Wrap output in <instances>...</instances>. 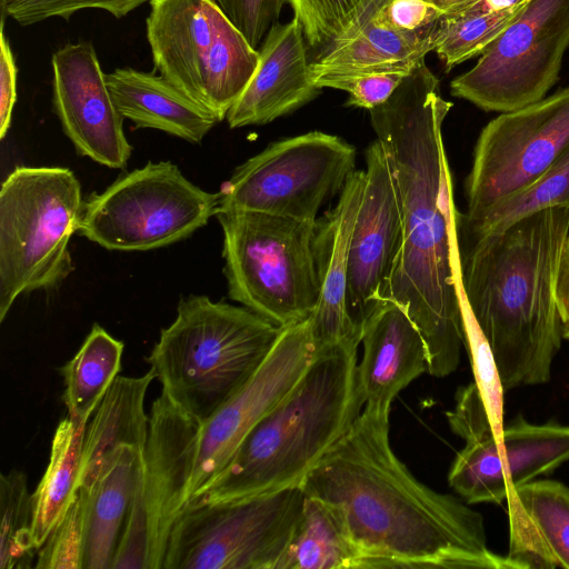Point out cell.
<instances>
[{
  "instance_id": "ba28073f",
  "label": "cell",
  "mask_w": 569,
  "mask_h": 569,
  "mask_svg": "<svg viewBox=\"0 0 569 569\" xmlns=\"http://www.w3.org/2000/svg\"><path fill=\"white\" fill-rule=\"evenodd\" d=\"M146 36L154 71L218 121L243 92L259 62L216 0H153Z\"/></svg>"
},
{
  "instance_id": "1f68e13d",
  "label": "cell",
  "mask_w": 569,
  "mask_h": 569,
  "mask_svg": "<svg viewBox=\"0 0 569 569\" xmlns=\"http://www.w3.org/2000/svg\"><path fill=\"white\" fill-rule=\"evenodd\" d=\"M0 568L34 567L33 500L24 472L11 470L0 477Z\"/></svg>"
},
{
  "instance_id": "44dd1931",
  "label": "cell",
  "mask_w": 569,
  "mask_h": 569,
  "mask_svg": "<svg viewBox=\"0 0 569 569\" xmlns=\"http://www.w3.org/2000/svg\"><path fill=\"white\" fill-rule=\"evenodd\" d=\"M392 0H373L357 22L310 62L312 82L321 77L376 72L410 73L433 51L435 27L406 30L390 18Z\"/></svg>"
},
{
  "instance_id": "2e32d148",
  "label": "cell",
  "mask_w": 569,
  "mask_h": 569,
  "mask_svg": "<svg viewBox=\"0 0 569 569\" xmlns=\"http://www.w3.org/2000/svg\"><path fill=\"white\" fill-rule=\"evenodd\" d=\"M315 355L310 318L281 328L250 379L199 427L187 503L228 466L248 433L292 389Z\"/></svg>"
},
{
  "instance_id": "6da1fadb",
  "label": "cell",
  "mask_w": 569,
  "mask_h": 569,
  "mask_svg": "<svg viewBox=\"0 0 569 569\" xmlns=\"http://www.w3.org/2000/svg\"><path fill=\"white\" fill-rule=\"evenodd\" d=\"M451 107L423 60L385 103L369 110L401 218V246L381 300L408 312L426 341L428 372L438 378L456 371L463 346L458 211L442 139Z\"/></svg>"
},
{
  "instance_id": "ac0fdd59",
  "label": "cell",
  "mask_w": 569,
  "mask_h": 569,
  "mask_svg": "<svg viewBox=\"0 0 569 569\" xmlns=\"http://www.w3.org/2000/svg\"><path fill=\"white\" fill-rule=\"evenodd\" d=\"M366 184L348 257L347 310L357 336L381 300L401 246V218L381 143L366 150Z\"/></svg>"
},
{
  "instance_id": "7c38bea8",
  "label": "cell",
  "mask_w": 569,
  "mask_h": 569,
  "mask_svg": "<svg viewBox=\"0 0 569 569\" xmlns=\"http://www.w3.org/2000/svg\"><path fill=\"white\" fill-rule=\"evenodd\" d=\"M199 427L163 395L153 401L112 569H162L171 529L187 506Z\"/></svg>"
},
{
  "instance_id": "ab89813d",
  "label": "cell",
  "mask_w": 569,
  "mask_h": 569,
  "mask_svg": "<svg viewBox=\"0 0 569 569\" xmlns=\"http://www.w3.org/2000/svg\"><path fill=\"white\" fill-rule=\"evenodd\" d=\"M388 11L398 27L410 31L433 27L442 14L425 0H392Z\"/></svg>"
},
{
  "instance_id": "4dcf8cb0",
  "label": "cell",
  "mask_w": 569,
  "mask_h": 569,
  "mask_svg": "<svg viewBox=\"0 0 569 569\" xmlns=\"http://www.w3.org/2000/svg\"><path fill=\"white\" fill-rule=\"evenodd\" d=\"M526 9L497 12L462 10L441 14L433 33V51L447 71L482 53Z\"/></svg>"
},
{
  "instance_id": "f35d334b",
  "label": "cell",
  "mask_w": 569,
  "mask_h": 569,
  "mask_svg": "<svg viewBox=\"0 0 569 569\" xmlns=\"http://www.w3.org/2000/svg\"><path fill=\"white\" fill-rule=\"evenodd\" d=\"M0 38V139L2 140L11 126L18 80V67L4 33V19L1 21Z\"/></svg>"
},
{
  "instance_id": "cb8c5ba5",
  "label": "cell",
  "mask_w": 569,
  "mask_h": 569,
  "mask_svg": "<svg viewBox=\"0 0 569 569\" xmlns=\"http://www.w3.org/2000/svg\"><path fill=\"white\" fill-rule=\"evenodd\" d=\"M106 81L119 112L136 129H156L199 143L219 122L154 71L117 68L106 73Z\"/></svg>"
},
{
  "instance_id": "4fadbf2b",
  "label": "cell",
  "mask_w": 569,
  "mask_h": 569,
  "mask_svg": "<svg viewBox=\"0 0 569 569\" xmlns=\"http://www.w3.org/2000/svg\"><path fill=\"white\" fill-rule=\"evenodd\" d=\"M355 162L353 146L321 131L274 141L234 170L219 191L218 212L258 211L316 222L323 202L355 171Z\"/></svg>"
},
{
  "instance_id": "ffe728a7",
  "label": "cell",
  "mask_w": 569,
  "mask_h": 569,
  "mask_svg": "<svg viewBox=\"0 0 569 569\" xmlns=\"http://www.w3.org/2000/svg\"><path fill=\"white\" fill-rule=\"evenodd\" d=\"M258 51L256 71L226 117L231 129L269 123L320 93L311 80L306 40L295 18L274 23Z\"/></svg>"
},
{
  "instance_id": "e0dca14e",
  "label": "cell",
  "mask_w": 569,
  "mask_h": 569,
  "mask_svg": "<svg viewBox=\"0 0 569 569\" xmlns=\"http://www.w3.org/2000/svg\"><path fill=\"white\" fill-rule=\"evenodd\" d=\"M52 106L80 156L112 169L127 166L132 147L91 41L66 43L51 57Z\"/></svg>"
},
{
  "instance_id": "d4e9b609",
  "label": "cell",
  "mask_w": 569,
  "mask_h": 569,
  "mask_svg": "<svg viewBox=\"0 0 569 569\" xmlns=\"http://www.w3.org/2000/svg\"><path fill=\"white\" fill-rule=\"evenodd\" d=\"M153 379L151 370L116 378L86 427L79 489L89 490L120 449L143 451L149 430L144 401Z\"/></svg>"
},
{
  "instance_id": "b9f144b4",
  "label": "cell",
  "mask_w": 569,
  "mask_h": 569,
  "mask_svg": "<svg viewBox=\"0 0 569 569\" xmlns=\"http://www.w3.org/2000/svg\"><path fill=\"white\" fill-rule=\"evenodd\" d=\"M531 0H478L472 6L463 9L476 12H497L505 10H515L527 7ZM462 11V10H461Z\"/></svg>"
},
{
  "instance_id": "7402d4cb",
  "label": "cell",
  "mask_w": 569,
  "mask_h": 569,
  "mask_svg": "<svg viewBox=\"0 0 569 569\" xmlns=\"http://www.w3.org/2000/svg\"><path fill=\"white\" fill-rule=\"evenodd\" d=\"M357 366L363 407L390 411L393 399L428 371L426 341L408 312L393 301H382L367 319Z\"/></svg>"
},
{
  "instance_id": "d590c367",
  "label": "cell",
  "mask_w": 569,
  "mask_h": 569,
  "mask_svg": "<svg viewBox=\"0 0 569 569\" xmlns=\"http://www.w3.org/2000/svg\"><path fill=\"white\" fill-rule=\"evenodd\" d=\"M153 0H1L2 19L11 18L20 26H31L50 18L68 20L84 9H100L114 18L126 17Z\"/></svg>"
},
{
  "instance_id": "836d02e7",
  "label": "cell",
  "mask_w": 569,
  "mask_h": 569,
  "mask_svg": "<svg viewBox=\"0 0 569 569\" xmlns=\"http://www.w3.org/2000/svg\"><path fill=\"white\" fill-rule=\"evenodd\" d=\"M463 346L466 347L475 383L497 435L503 429V392L492 350L475 320L461 293Z\"/></svg>"
},
{
  "instance_id": "f546056e",
  "label": "cell",
  "mask_w": 569,
  "mask_h": 569,
  "mask_svg": "<svg viewBox=\"0 0 569 569\" xmlns=\"http://www.w3.org/2000/svg\"><path fill=\"white\" fill-rule=\"evenodd\" d=\"M569 208V148L530 186L505 198L473 220L456 216L458 234L483 237L507 228L531 213Z\"/></svg>"
},
{
  "instance_id": "7bdbcfd3",
  "label": "cell",
  "mask_w": 569,
  "mask_h": 569,
  "mask_svg": "<svg viewBox=\"0 0 569 569\" xmlns=\"http://www.w3.org/2000/svg\"><path fill=\"white\" fill-rule=\"evenodd\" d=\"M436 7L441 13L450 14L459 12L478 0H425Z\"/></svg>"
},
{
  "instance_id": "3957f363",
  "label": "cell",
  "mask_w": 569,
  "mask_h": 569,
  "mask_svg": "<svg viewBox=\"0 0 569 569\" xmlns=\"http://www.w3.org/2000/svg\"><path fill=\"white\" fill-rule=\"evenodd\" d=\"M569 208L483 236L457 233L460 293L486 337L505 391L549 381L561 341L556 280Z\"/></svg>"
},
{
  "instance_id": "f1b7e54d",
  "label": "cell",
  "mask_w": 569,
  "mask_h": 569,
  "mask_svg": "<svg viewBox=\"0 0 569 569\" xmlns=\"http://www.w3.org/2000/svg\"><path fill=\"white\" fill-rule=\"evenodd\" d=\"M122 341L93 325L76 355L60 369L67 415L88 422L121 370Z\"/></svg>"
},
{
  "instance_id": "8fae6325",
  "label": "cell",
  "mask_w": 569,
  "mask_h": 569,
  "mask_svg": "<svg viewBox=\"0 0 569 569\" xmlns=\"http://www.w3.org/2000/svg\"><path fill=\"white\" fill-rule=\"evenodd\" d=\"M301 487L191 501L171 529L162 569H277L302 510Z\"/></svg>"
},
{
  "instance_id": "4316f807",
  "label": "cell",
  "mask_w": 569,
  "mask_h": 569,
  "mask_svg": "<svg viewBox=\"0 0 569 569\" xmlns=\"http://www.w3.org/2000/svg\"><path fill=\"white\" fill-rule=\"evenodd\" d=\"M87 423L67 415L54 430L48 466L32 492V533L38 549L62 520L79 491Z\"/></svg>"
},
{
  "instance_id": "e575fe53",
  "label": "cell",
  "mask_w": 569,
  "mask_h": 569,
  "mask_svg": "<svg viewBox=\"0 0 569 569\" xmlns=\"http://www.w3.org/2000/svg\"><path fill=\"white\" fill-rule=\"evenodd\" d=\"M87 492L79 489L62 520L38 549L37 569H83Z\"/></svg>"
},
{
  "instance_id": "83f0119b",
  "label": "cell",
  "mask_w": 569,
  "mask_h": 569,
  "mask_svg": "<svg viewBox=\"0 0 569 569\" xmlns=\"http://www.w3.org/2000/svg\"><path fill=\"white\" fill-rule=\"evenodd\" d=\"M277 569H359L358 552L331 506L305 496L301 513Z\"/></svg>"
},
{
  "instance_id": "5b68a950",
  "label": "cell",
  "mask_w": 569,
  "mask_h": 569,
  "mask_svg": "<svg viewBox=\"0 0 569 569\" xmlns=\"http://www.w3.org/2000/svg\"><path fill=\"white\" fill-rule=\"evenodd\" d=\"M280 331L243 306L191 295L146 361L161 395L202 426L250 379Z\"/></svg>"
},
{
  "instance_id": "9c48e42d",
  "label": "cell",
  "mask_w": 569,
  "mask_h": 569,
  "mask_svg": "<svg viewBox=\"0 0 569 569\" xmlns=\"http://www.w3.org/2000/svg\"><path fill=\"white\" fill-rule=\"evenodd\" d=\"M446 416L452 432L465 441L448 482L469 505L500 503L511 489L569 461V426L517 417L497 435L475 382L457 390L455 407Z\"/></svg>"
},
{
  "instance_id": "74e56055",
  "label": "cell",
  "mask_w": 569,
  "mask_h": 569,
  "mask_svg": "<svg viewBox=\"0 0 569 569\" xmlns=\"http://www.w3.org/2000/svg\"><path fill=\"white\" fill-rule=\"evenodd\" d=\"M248 42L259 49L287 0H216Z\"/></svg>"
},
{
  "instance_id": "277c9868",
  "label": "cell",
  "mask_w": 569,
  "mask_h": 569,
  "mask_svg": "<svg viewBox=\"0 0 569 569\" xmlns=\"http://www.w3.org/2000/svg\"><path fill=\"white\" fill-rule=\"evenodd\" d=\"M357 349L337 346L316 352L292 389L191 501H233L301 487L362 411Z\"/></svg>"
},
{
  "instance_id": "30bf717a",
  "label": "cell",
  "mask_w": 569,
  "mask_h": 569,
  "mask_svg": "<svg viewBox=\"0 0 569 569\" xmlns=\"http://www.w3.org/2000/svg\"><path fill=\"white\" fill-rule=\"evenodd\" d=\"M219 201L220 192L193 184L174 163L148 162L91 194L78 231L108 250H151L206 226Z\"/></svg>"
},
{
  "instance_id": "8d00e7d4",
  "label": "cell",
  "mask_w": 569,
  "mask_h": 569,
  "mask_svg": "<svg viewBox=\"0 0 569 569\" xmlns=\"http://www.w3.org/2000/svg\"><path fill=\"white\" fill-rule=\"evenodd\" d=\"M406 72H376L348 77H321L313 83L322 88L346 91V106L367 109L368 111L385 103L402 82Z\"/></svg>"
},
{
  "instance_id": "5bb4252c",
  "label": "cell",
  "mask_w": 569,
  "mask_h": 569,
  "mask_svg": "<svg viewBox=\"0 0 569 569\" xmlns=\"http://www.w3.org/2000/svg\"><path fill=\"white\" fill-rule=\"evenodd\" d=\"M569 48V0H531L521 14L450 83L451 94L487 112L545 98Z\"/></svg>"
},
{
  "instance_id": "52a82bcc",
  "label": "cell",
  "mask_w": 569,
  "mask_h": 569,
  "mask_svg": "<svg viewBox=\"0 0 569 569\" xmlns=\"http://www.w3.org/2000/svg\"><path fill=\"white\" fill-rule=\"evenodd\" d=\"M216 217L229 297L279 328L308 320L319 298L316 222L246 210Z\"/></svg>"
},
{
  "instance_id": "d6a6232c",
  "label": "cell",
  "mask_w": 569,
  "mask_h": 569,
  "mask_svg": "<svg viewBox=\"0 0 569 569\" xmlns=\"http://www.w3.org/2000/svg\"><path fill=\"white\" fill-rule=\"evenodd\" d=\"M373 0H287L308 46L320 53L339 40Z\"/></svg>"
},
{
  "instance_id": "7a4b0ae2",
  "label": "cell",
  "mask_w": 569,
  "mask_h": 569,
  "mask_svg": "<svg viewBox=\"0 0 569 569\" xmlns=\"http://www.w3.org/2000/svg\"><path fill=\"white\" fill-rule=\"evenodd\" d=\"M389 413L363 407L301 485L338 513L359 569H517L488 547L479 511L426 486L397 457Z\"/></svg>"
},
{
  "instance_id": "9a60e30c",
  "label": "cell",
  "mask_w": 569,
  "mask_h": 569,
  "mask_svg": "<svg viewBox=\"0 0 569 569\" xmlns=\"http://www.w3.org/2000/svg\"><path fill=\"white\" fill-rule=\"evenodd\" d=\"M569 148V87L515 111L481 130L466 179L467 211L473 220L536 181Z\"/></svg>"
},
{
  "instance_id": "8992f818",
  "label": "cell",
  "mask_w": 569,
  "mask_h": 569,
  "mask_svg": "<svg viewBox=\"0 0 569 569\" xmlns=\"http://www.w3.org/2000/svg\"><path fill=\"white\" fill-rule=\"evenodd\" d=\"M84 201L62 167H16L0 190V321L26 292L53 289L72 272L69 241Z\"/></svg>"
},
{
  "instance_id": "484cf974",
  "label": "cell",
  "mask_w": 569,
  "mask_h": 569,
  "mask_svg": "<svg viewBox=\"0 0 569 569\" xmlns=\"http://www.w3.org/2000/svg\"><path fill=\"white\" fill-rule=\"evenodd\" d=\"M141 453L120 449L87 492L83 569H112Z\"/></svg>"
},
{
  "instance_id": "60d3db41",
  "label": "cell",
  "mask_w": 569,
  "mask_h": 569,
  "mask_svg": "<svg viewBox=\"0 0 569 569\" xmlns=\"http://www.w3.org/2000/svg\"><path fill=\"white\" fill-rule=\"evenodd\" d=\"M556 302L563 339H569V234L562 246L556 280Z\"/></svg>"
},
{
  "instance_id": "d6986e66",
  "label": "cell",
  "mask_w": 569,
  "mask_h": 569,
  "mask_svg": "<svg viewBox=\"0 0 569 569\" xmlns=\"http://www.w3.org/2000/svg\"><path fill=\"white\" fill-rule=\"evenodd\" d=\"M366 184V171L355 170L336 206L318 218L312 241L319 298L310 317L316 352L337 346L358 347L347 310L349 247Z\"/></svg>"
},
{
  "instance_id": "603a6c76",
  "label": "cell",
  "mask_w": 569,
  "mask_h": 569,
  "mask_svg": "<svg viewBox=\"0 0 569 569\" xmlns=\"http://www.w3.org/2000/svg\"><path fill=\"white\" fill-rule=\"evenodd\" d=\"M509 549L517 569H569V487L532 480L508 498Z\"/></svg>"
}]
</instances>
